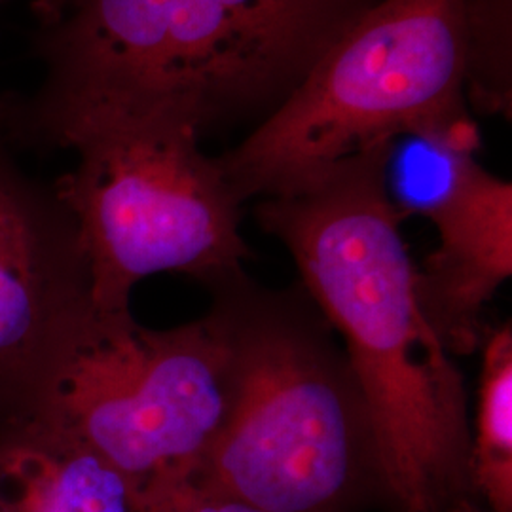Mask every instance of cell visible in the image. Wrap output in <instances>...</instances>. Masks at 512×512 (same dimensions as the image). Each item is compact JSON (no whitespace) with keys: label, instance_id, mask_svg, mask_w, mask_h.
<instances>
[{"label":"cell","instance_id":"obj_1","mask_svg":"<svg viewBox=\"0 0 512 512\" xmlns=\"http://www.w3.org/2000/svg\"><path fill=\"white\" fill-rule=\"evenodd\" d=\"M374 148L260 198V228L293 256L300 285L342 342L372 425L391 512H486L471 465L465 382L429 325Z\"/></svg>","mask_w":512,"mask_h":512},{"label":"cell","instance_id":"obj_2","mask_svg":"<svg viewBox=\"0 0 512 512\" xmlns=\"http://www.w3.org/2000/svg\"><path fill=\"white\" fill-rule=\"evenodd\" d=\"M374 0H76L42 25L44 84L19 116L67 147L82 131L175 124L202 135L274 112Z\"/></svg>","mask_w":512,"mask_h":512},{"label":"cell","instance_id":"obj_3","mask_svg":"<svg viewBox=\"0 0 512 512\" xmlns=\"http://www.w3.org/2000/svg\"><path fill=\"white\" fill-rule=\"evenodd\" d=\"M205 287L234 399L207 456L183 471L272 512H353L382 501L361 389L310 294L260 287L243 268Z\"/></svg>","mask_w":512,"mask_h":512},{"label":"cell","instance_id":"obj_4","mask_svg":"<svg viewBox=\"0 0 512 512\" xmlns=\"http://www.w3.org/2000/svg\"><path fill=\"white\" fill-rule=\"evenodd\" d=\"M463 95L465 0H374L217 162L243 203L401 137L478 150Z\"/></svg>","mask_w":512,"mask_h":512},{"label":"cell","instance_id":"obj_5","mask_svg":"<svg viewBox=\"0 0 512 512\" xmlns=\"http://www.w3.org/2000/svg\"><path fill=\"white\" fill-rule=\"evenodd\" d=\"M200 137L175 124H116L65 147L76 165L55 188L88 256L101 319L129 315L135 285L150 275L179 272L207 285L251 255L241 203Z\"/></svg>","mask_w":512,"mask_h":512},{"label":"cell","instance_id":"obj_6","mask_svg":"<svg viewBox=\"0 0 512 512\" xmlns=\"http://www.w3.org/2000/svg\"><path fill=\"white\" fill-rule=\"evenodd\" d=\"M232 399L230 355L207 315L154 330L129 313L101 319L44 412L143 486L198 465Z\"/></svg>","mask_w":512,"mask_h":512},{"label":"cell","instance_id":"obj_7","mask_svg":"<svg viewBox=\"0 0 512 512\" xmlns=\"http://www.w3.org/2000/svg\"><path fill=\"white\" fill-rule=\"evenodd\" d=\"M0 110V427L42 414L101 317L71 211L16 160Z\"/></svg>","mask_w":512,"mask_h":512},{"label":"cell","instance_id":"obj_8","mask_svg":"<svg viewBox=\"0 0 512 512\" xmlns=\"http://www.w3.org/2000/svg\"><path fill=\"white\" fill-rule=\"evenodd\" d=\"M401 192L406 215L433 222L439 245L416 272L429 325L450 355L480 349L486 306L512 275V184L476 162V150L410 137Z\"/></svg>","mask_w":512,"mask_h":512},{"label":"cell","instance_id":"obj_9","mask_svg":"<svg viewBox=\"0 0 512 512\" xmlns=\"http://www.w3.org/2000/svg\"><path fill=\"white\" fill-rule=\"evenodd\" d=\"M141 488L48 412L0 427V512H143Z\"/></svg>","mask_w":512,"mask_h":512},{"label":"cell","instance_id":"obj_10","mask_svg":"<svg viewBox=\"0 0 512 512\" xmlns=\"http://www.w3.org/2000/svg\"><path fill=\"white\" fill-rule=\"evenodd\" d=\"M471 465L486 512H512V325L486 329L482 338Z\"/></svg>","mask_w":512,"mask_h":512},{"label":"cell","instance_id":"obj_11","mask_svg":"<svg viewBox=\"0 0 512 512\" xmlns=\"http://www.w3.org/2000/svg\"><path fill=\"white\" fill-rule=\"evenodd\" d=\"M511 2L465 0V92L484 114L511 118Z\"/></svg>","mask_w":512,"mask_h":512},{"label":"cell","instance_id":"obj_12","mask_svg":"<svg viewBox=\"0 0 512 512\" xmlns=\"http://www.w3.org/2000/svg\"><path fill=\"white\" fill-rule=\"evenodd\" d=\"M143 512H272L209 490L186 471L150 478L141 488Z\"/></svg>","mask_w":512,"mask_h":512},{"label":"cell","instance_id":"obj_13","mask_svg":"<svg viewBox=\"0 0 512 512\" xmlns=\"http://www.w3.org/2000/svg\"><path fill=\"white\" fill-rule=\"evenodd\" d=\"M76 0H35L33 10L42 25H48L59 18Z\"/></svg>","mask_w":512,"mask_h":512},{"label":"cell","instance_id":"obj_14","mask_svg":"<svg viewBox=\"0 0 512 512\" xmlns=\"http://www.w3.org/2000/svg\"><path fill=\"white\" fill-rule=\"evenodd\" d=\"M4 107H6V105H4V103H2V101H0V110H4Z\"/></svg>","mask_w":512,"mask_h":512}]
</instances>
